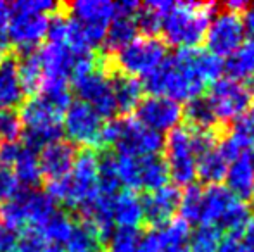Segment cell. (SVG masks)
I'll use <instances>...</instances> for the list:
<instances>
[{
    "mask_svg": "<svg viewBox=\"0 0 254 252\" xmlns=\"http://www.w3.org/2000/svg\"><path fill=\"white\" fill-rule=\"evenodd\" d=\"M113 219L118 228H138L144 221L142 199L135 192H118L113 197Z\"/></svg>",
    "mask_w": 254,
    "mask_h": 252,
    "instance_id": "obj_22",
    "label": "cell"
},
{
    "mask_svg": "<svg viewBox=\"0 0 254 252\" xmlns=\"http://www.w3.org/2000/svg\"><path fill=\"white\" fill-rule=\"evenodd\" d=\"M253 195H254V189H253Z\"/></svg>",
    "mask_w": 254,
    "mask_h": 252,
    "instance_id": "obj_48",
    "label": "cell"
},
{
    "mask_svg": "<svg viewBox=\"0 0 254 252\" xmlns=\"http://www.w3.org/2000/svg\"><path fill=\"white\" fill-rule=\"evenodd\" d=\"M251 212L244 201L235 197L227 187L211 185L202 194V225L216 226L237 237L246 228Z\"/></svg>",
    "mask_w": 254,
    "mask_h": 252,
    "instance_id": "obj_5",
    "label": "cell"
},
{
    "mask_svg": "<svg viewBox=\"0 0 254 252\" xmlns=\"http://www.w3.org/2000/svg\"><path fill=\"white\" fill-rule=\"evenodd\" d=\"M49 16L45 14L30 12L10 7V19L7 26V40L16 44L19 49L28 50L35 49L45 37H47Z\"/></svg>",
    "mask_w": 254,
    "mask_h": 252,
    "instance_id": "obj_17",
    "label": "cell"
},
{
    "mask_svg": "<svg viewBox=\"0 0 254 252\" xmlns=\"http://www.w3.org/2000/svg\"><path fill=\"white\" fill-rule=\"evenodd\" d=\"M66 252H104V240L90 225L85 221L74 223L69 239L66 242Z\"/></svg>",
    "mask_w": 254,
    "mask_h": 252,
    "instance_id": "obj_30",
    "label": "cell"
},
{
    "mask_svg": "<svg viewBox=\"0 0 254 252\" xmlns=\"http://www.w3.org/2000/svg\"><path fill=\"white\" fill-rule=\"evenodd\" d=\"M137 252H161L159 251V240H157V233L149 232L145 235L140 237V242H138Z\"/></svg>",
    "mask_w": 254,
    "mask_h": 252,
    "instance_id": "obj_42",
    "label": "cell"
},
{
    "mask_svg": "<svg viewBox=\"0 0 254 252\" xmlns=\"http://www.w3.org/2000/svg\"><path fill=\"white\" fill-rule=\"evenodd\" d=\"M241 244H242V249H244V252H254V216L253 218H249L246 228L242 230Z\"/></svg>",
    "mask_w": 254,
    "mask_h": 252,
    "instance_id": "obj_44",
    "label": "cell"
},
{
    "mask_svg": "<svg viewBox=\"0 0 254 252\" xmlns=\"http://www.w3.org/2000/svg\"><path fill=\"white\" fill-rule=\"evenodd\" d=\"M24 99V88L17 69V57L5 54L0 57V109H14Z\"/></svg>",
    "mask_w": 254,
    "mask_h": 252,
    "instance_id": "obj_20",
    "label": "cell"
},
{
    "mask_svg": "<svg viewBox=\"0 0 254 252\" xmlns=\"http://www.w3.org/2000/svg\"><path fill=\"white\" fill-rule=\"evenodd\" d=\"M10 168H12L14 176L17 178L21 187H37L40 183L42 171L40 164H38L37 151L30 149L28 145H21L19 154Z\"/></svg>",
    "mask_w": 254,
    "mask_h": 252,
    "instance_id": "obj_28",
    "label": "cell"
},
{
    "mask_svg": "<svg viewBox=\"0 0 254 252\" xmlns=\"http://www.w3.org/2000/svg\"><path fill=\"white\" fill-rule=\"evenodd\" d=\"M135 111H137L135 119L161 135L163 131L175 130L180 125L182 116H184V109L180 107L178 102L166 97H157V95H149L142 99Z\"/></svg>",
    "mask_w": 254,
    "mask_h": 252,
    "instance_id": "obj_16",
    "label": "cell"
},
{
    "mask_svg": "<svg viewBox=\"0 0 254 252\" xmlns=\"http://www.w3.org/2000/svg\"><path fill=\"white\" fill-rule=\"evenodd\" d=\"M97 185L99 194L107 195V197H114L120 189V178H118V166L116 157L109 152H104L99 155L97 162Z\"/></svg>",
    "mask_w": 254,
    "mask_h": 252,
    "instance_id": "obj_32",
    "label": "cell"
},
{
    "mask_svg": "<svg viewBox=\"0 0 254 252\" xmlns=\"http://www.w3.org/2000/svg\"><path fill=\"white\" fill-rule=\"evenodd\" d=\"M101 145H114L120 155L127 157H145L157 155L164 147L161 133L144 126L138 119L121 118L104 123Z\"/></svg>",
    "mask_w": 254,
    "mask_h": 252,
    "instance_id": "obj_4",
    "label": "cell"
},
{
    "mask_svg": "<svg viewBox=\"0 0 254 252\" xmlns=\"http://www.w3.org/2000/svg\"><path fill=\"white\" fill-rule=\"evenodd\" d=\"M228 169V162L223 155L218 152L216 147L202 152L197 155V164H195V176L202 180L204 183L211 185H220L221 180H225Z\"/></svg>",
    "mask_w": 254,
    "mask_h": 252,
    "instance_id": "obj_29",
    "label": "cell"
},
{
    "mask_svg": "<svg viewBox=\"0 0 254 252\" xmlns=\"http://www.w3.org/2000/svg\"><path fill=\"white\" fill-rule=\"evenodd\" d=\"M166 166L171 180L177 185L190 187L195 180L197 152L194 144V131L189 126H177L164 140Z\"/></svg>",
    "mask_w": 254,
    "mask_h": 252,
    "instance_id": "obj_10",
    "label": "cell"
},
{
    "mask_svg": "<svg viewBox=\"0 0 254 252\" xmlns=\"http://www.w3.org/2000/svg\"><path fill=\"white\" fill-rule=\"evenodd\" d=\"M166 55L168 47L163 40L156 37H140L116 52L114 66L127 76L147 78L166 61Z\"/></svg>",
    "mask_w": 254,
    "mask_h": 252,
    "instance_id": "obj_9",
    "label": "cell"
},
{
    "mask_svg": "<svg viewBox=\"0 0 254 252\" xmlns=\"http://www.w3.org/2000/svg\"><path fill=\"white\" fill-rule=\"evenodd\" d=\"M71 80L80 101L94 107L102 118H111L118 112L111 78L107 76L106 69L99 66L95 57L78 64L71 74Z\"/></svg>",
    "mask_w": 254,
    "mask_h": 252,
    "instance_id": "obj_7",
    "label": "cell"
},
{
    "mask_svg": "<svg viewBox=\"0 0 254 252\" xmlns=\"http://www.w3.org/2000/svg\"><path fill=\"white\" fill-rule=\"evenodd\" d=\"M23 123L24 140L30 149H44L52 142L61 140L64 111L57 109L40 95H33L23 104L19 112Z\"/></svg>",
    "mask_w": 254,
    "mask_h": 252,
    "instance_id": "obj_6",
    "label": "cell"
},
{
    "mask_svg": "<svg viewBox=\"0 0 254 252\" xmlns=\"http://www.w3.org/2000/svg\"><path fill=\"white\" fill-rule=\"evenodd\" d=\"M16 242H17L16 232L0 225V252H12L14 247H16Z\"/></svg>",
    "mask_w": 254,
    "mask_h": 252,
    "instance_id": "obj_41",
    "label": "cell"
},
{
    "mask_svg": "<svg viewBox=\"0 0 254 252\" xmlns=\"http://www.w3.org/2000/svg\"><path fill=\"white\" fill-rule=\"evenodd\" d=\"M230 137H234L242 147L248 151L254 145V104L249 105L234 123V128L230 131Z\"/></svg>",
    "mask_w": 254,
    "mask_h": 252,
    "instance_id": "obj_37",
    "label": "cell"
},
{
    "mask_svg": "<svg viewBox=\"0 0 254 252\" xmlns=\"http://www.w3.org/2000/svg\"><path fill=\"white\" fill-rule=\"evenodd\" d=\"M23 133L21 116L16 109H0V144L16 142Z\"/></svg>",
    "mask_w": 254,
    "mask_h": 252,
    "instance_id": "obj_38",
    "label": "cell"
},
{
    "mask_svg": "<svg viewBox=\"0 0 254 252\" xmlns=\"http://www.w3.org/2000/svg\"><path fill=\"white\" fill-rule=\"evenodd\" d=\"M40 252H66V251L61 249V246H52L51 244V246H45Z\"/></svg>",
    "mask_w": 254,
    "mask_h": 252,
    "instance_id": "obj_47",
    "label": "cell"
},
{
    "mask_svg": "<svg viewBox=\"0 0 254 252\" xmlns=\"http://www.w3.org/2000/svg\"><path fill=\"white\" fill-rule=\"evenodd\" d=\"M214 3L178 2L171 3L161 19L164 40L180 49H194L206 37L207 24L214 10Z\"/></svg>",
    "mask_w": 254,
    "mask_h": 252,
    "instance_id": "obj_2",
    "label": "cell"
},
{
    "mask_svg": "<svg viewBox=\"0 0 254 252\" xmlns=\"http://www.w3.org/2000/svg\"><path fill=\"white\" fill-rule=\"evenodd\" d=\"M202 194H204V190L197 185L187 187L184 194H180L178 211H180L182 219H184L187 225H192V223H201Z\"/></svg>",
    "mask_w": 254,
    "mask_h": 252,
    "instance_id": "obj_34",
    "label": "cell"
},
{
    "mask_svg": "<svg viewBox=\"0 0 254 252\" xmlns=\"http://www.w3.org/2000/svg\"><path fill=\"white\" fill-rule=\"evenodd\" d=\"M225 69L228 71V78L235 81H251L254 78V38L244 42L234 54L228 57Z\"/></svg>",
    "mask_w": 254,
    "mask_h": 252,
    "instance_id": "obj_27",
    "label": "cell"
},
{
    "mask_svg": "<svg viewBox=\"0 0 254 252\" xmlns=\"http://www.w3.org/2000/svg\"><path fill=\"white\" fill-rule=\"evenodd\" d=\"M10 19V5L0 0V47L7 44V26Z\"/></svg>",
    "mask_w": 254,
    "mask_h": 252,
    "instance_id": "obj_43",
    "label": "cell"
},
{
    "mask_svg": "<svg viewBox=\"0 0 254 252\" xmlns=\"http://www.w3.org/2000/svg\"><path fill=\"white\" fill-rule=\"evenodd\" d=\"M253 159H254V154H253Z\"/></svg>",
    "mask_w": 254,
    "mask_h": 252,
    "instance_id": "obj_49",
    "label": "cell"
},
{
    "mask_svg": "<svg viewBox=\"0 0 254 252\" xmlns=\"http://www.w3.org/2000/svg\"><path fill=\"white\" fill-rule=\"evenodd\" d=\"M253 88L249 83H241L232 78H220L209 90V102L216 121L237 119L253 101Z\"/></svg>",
    "mask_w": 254,
    "mask_h": 252,
    "instance_id": "obj_12",
    "label": "cell"
},
{
    "mask_svg": "<svg viewBox=\"0 0 254 252\" xmlns=\"http://www.w3.org/2000/svg\"><path fill=\"white\" fill-rule=\"evenodd\" d=\"M23 187L19 185L17 178L14 176L12 169L5 168V166H0V201L5 202L9 199L16 197L21 192Z\"/></svg>",
    "mask_w": 254,
    "mask_h": 252,
    "instance_id": "obj_40",
    "label": "cell"
},
{
    "mask_svg": "<svg viewBox=\"0 0 254 252\" xmlns=\"http://www.w3.org/2000/svg\"><path fill=\"white\" fill-rule=\"evenodd\" d=\"M111 87H113L114 102L120 112H131L137 109L142 101V83L137 78L127 76V74H114L111 78Z\"/></svg>",
    "mask_w": 254,
    "mask_h": 252,
    "instance_id": "obj_23",
    "label": "cell"
},
{
    "mask_svg": "<svg viewBox=\"0 0 254 252\" xmlns=\"http://www.w3.org/2000/svg\"><path fill=\"white\" fill-rule=\"evenodd\" d=\"M138 28L135 23V16H128V14H116L113 21L109 23L106 31V38H104V45L107 50L118 52L128 45L131 40L137 38Z\"/></svg>",
    "mask_w": 254,
    "mask_h": 252,
    "instance_id": "obj_25",
    "label": "cell"
},
{
    "mask_svg": "<svg viewBox=\"0 0 254 252\" xmlns=\"http://www.w3.org/2000/svg\"><path fill=\"white\" fill-rule=\"evenodd\" d=\"M178 204H180V192L177 187L164 185L157 190H152L142 199L144 221L161 228L173 219L175 212L178 211Z\"/></svg>",
    "mask_w": 254,
    "mask_h": 252,
    "instance_id": "obj_19",
    "label": "cell"
},
{
    "mask_svg": "<svg viewBox=\"0 0 254 252\" xmlns=\"http://www.w3.org/2000/svg\"><path fill=\"white\" fill-rule=\"evenodd\" d=\"M161 252H189L190 242V225L184 219H171L164 226L156 230Z\"/></svg>",
    "mask_w": 254,
    "mask_h": 252,
    "instance_id": "obj_24",
    "label": "cell"
},
{
    "mask_svg": "<svg viewBox=\"0 0 254 252\" xmlns=\"http://www.w3.org/2000/svg\"><path fill=\"white\" fill-rule=\"evenodd\" d=\"M71 19H74L83 30L87 44L90 49L104 44L106 31L113 17L116 16V7L107 0H78L67 3Z\"/></svg>",
    "mask_w": 254,
    "mask_h": 252,
    "instance_id": "obj_14",
    "label": "cell"
},
{
    "mask_svg": "<svg viewBox=\"0 0 254 252\" xmlns=\"http://www.w3.org/2000/svg\"><path fill=\"white\" fill-rule=\"evenodd\" d=\"M223 71V61L211 52L197 47L180 49L149 74L142 87L151 95L189 102L199 97L207 83L220 80Z\"/></svg>",
    "mask_w": 254,
    "mask_h": 252,
    "instance_id": "obj_1",
    "label": "cell"
},
{
    "mask_svg": "<svg viewBox=\"0 0 254 252\" xmlns=\"http://www.w3.org/2000/svg\"><path fill=\"white\" fill-rule=\"evenodd\" d=\"M214 252H244V249H242V244L237 237L228 235L227 239L220 240V244H218Z\"/></svg>",
    "mask_w": 254,
    "mask_h": 252,
    "instance_id": "obj_45",
    "label": "cell"
},
{
    "mask_svg": "<svg viewBox=\"0 0 254 252\" xmlns=\"http://www.w3.org/2000/svg\"><path fill=\"white\" fill-rule=\"evenodd\" d=\"M56 211V202L47 192L21 190L16 197L0 205V219L3 226L16 232L28 225H31V228H38Z\"/></svg>",
    "mask_w": 254,
    "mask_h": 252,
    "instance_id": "obj_8",
    "label": "cell"
},
{
    "mask_svg": "<svg viewBox=\"0 0 254 252\" xmlns=\"http://www.w3.org/2000/svg\"><path fill=\"white\" fill-rule=\"evenodd\" d=\"M74 228V219L71 218L67 212L56 211L47 221L42 226H38V232H40L42 239L45 242H51L52 246H61V244H66L69 239L71 232Z\"/></svg>",
    "mask_w": 254,
    "mask_h": 252,
    "instance_id": "obj_31",
    "label": "cell"
},
{
    "mask_svg": "<svg viewBox=\"0 0 254 252\" xmlns=\"http://www.w3.org/2000/svg\"><path fill=\"white\" fill-rule=\"evenodd\" d=\"M104 128V118L81 101H74L67 105L63 116V130L69 137L71 144L85 145H101V135Z\"/></svg>",
    "mask_w": 254,
    "mask_h": 252,
    "instance_id": "obj_15",
    "label": "cell"
},
{
    "mask_svg": "<svg viewBox=\"0 0 254 252\" xmlns=\"http://www.w3.org/2000/svg\"><path fill=\"white\" fill-rule=\"evenodd\" d=\"M187 121L190 123L192 130H211L216 125V118L213 114V109H211L207 97H195L192 101L187 102L184 111Z\"/></svg>",
    "mask_w": 254,
    "mask_h": 252,
    "instance_id": "obj_33",
    "label": "cell"
},
{
    "mask_svg": "<svg viewBox=\"0 0 254 252\" xmlns=\"http://www.w3.org/2000/svg\"><path fill=\"white\" fill-rule=\"evenodd\" d=\"M76 149L71 142L57 140L45 145L38 155L42 176H45L49 182L67 176L76 161Z\"/></svg>",
    "mask_w": 254,
    "mask_h": 252,
    "instance_id": "obj_18",
    "label": "cell"
},
{
    "mask_svg": "<svg viewBox=\"0 0 254 252\" xmlns=\"http://www.w3.org/2000/svg\"><path fill=\"white\" fill-rule=\"evenodd\" d=\"M17 69L23 83L24 94H37L40 90V85L44 81V67H42L40 54L35 49L23 50V54L17 57Z\"/></svg>",
    "mask_w": 254,
    "mask_h": 252,
    "instance_id": "obj_26",
    "label": "cell"
},
{
    "mask_svg": "<svg viewBox=\"0 0 254 252\" xmlns=\"http://www.w3.org/2000/svg\"><path fill=\"white\" fill-rule=\"evenodd\" d=\"M140 232L138 228H118L107 239L106 252H137L140 242Z\"/></svg>",
    "mask_w": 254,
    "mask_h": 252,
    "instance_id": "obj_36",
    "label": "cell"
},
{
    "mask_svg": "<svg viewBox=\"0 0 254 252\" xmlns=\"http://www.w3.org/2000/svg\"><path fill=\"white\" fill-rule=\"evenodd\" d=\"M97 162L99 155L90 149H85L76 155L69 175L47 183V194L54 199V202H63L64 205L81 209L99 194Z\"/></svg>",
    "mask_w": 254,
    "mask_h": 252,
    "instance_id": "obj_3",
    "label": "cell"
},
{
    "mask_svg": "<svg viewBox=\"0 0 254 252\" xmlns=\"http://www.w3.org/2000/svg\"><path fill=\"white\" fill-rule=\"evenodd\" d=\"M227 189L241 201L251 197L254 189V159L253 154L244 152L235 161L230 162L227 169Z\"/></svg>",
    "mask_w": 254,
    "mask_h": 252,
    "instance_id": "obj_21",
    "label": "cell"
},
{
    "mask_svg": "<svg viewBox=\"0 0 254 252\" xmlns=\"http://www.w3.org/2000/svg\"><path fill=\"white\" fill-rule=\"evenodd\" d=\"M244 28H246V31H249V33L253 35V38H254V3L253 5H249L248 9L244 10Z\"/></svg>",
    "mask_w": 254,
    "mask_h": 252,
    "instance_id": "obj_46",
    "label": "cell"
},
{
    "mask_svg": "<svg viewBox=\"0 0 254 252\" xmlns=\"http://www.w3.org/2000/svg\"><path fill=\"white\" fill-rule=\"evenodd\" d=\"M246 28L241 14L225 9L211 17L206 30L207 49L216 57H230L242 44H244Z\"/></svg>",
    "mask_w": 254,
    "mask_h": 252,
    "instance_id": "obj_13",
    "label": "cell"
},
{
    "mask_svg": "<svg viewBox=\"0 0 254 252\" xmlns=\"http://www.w3.org/2000/svg\"><path fill=\"white\" fill-rule=\"evenodd\" d=\"M118 178L120 183L133 190H157L164 187L170 178L168 166L159 155H145V157H116Z\"/></svg>",
    "mask_w": 254,
    "mask_h": 252,
    "instance_id": "obj_11",
    "label": "cell"
},
{
    "mask_svg": "<svg viewBox=\"0 0 254 252\" xmlns=\"http://www.w3.org/2000/svg\"><path fill=\"white\" fill-rule=\"evenodd\" d=\"M221 240V230L211 225H201L190 235L189 252H214Z\"/></svg>",
    "mask_w": 254,
    "mask_h": 252,
    "instance_id": "obj_35",
    "label": "cell"
},
{
    "mask_svg": "<svg viewBox=\"0 0 254 252\" xmlns=\"http://www.w3.org/2000/svg\"><path fill=\"white\" fill-rule=\"evenodd\" d=\"M45 247V240L42 239L37 228H26L21 237H17L16 247L12 252H40Z\"/></svg>",
    "mask_w": 254,
    "mask_h": 252,
    "instance_id": "obj_39",
    "label": "cell"
}]
</instances>
